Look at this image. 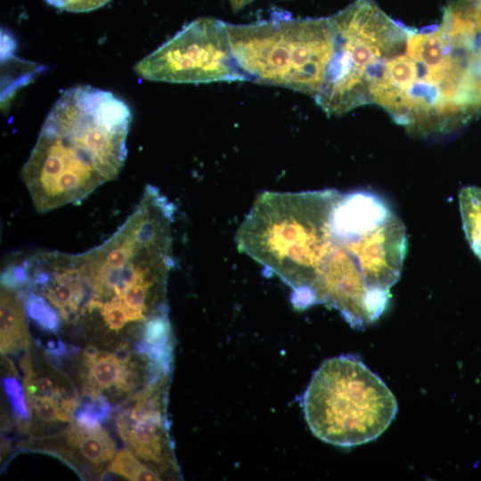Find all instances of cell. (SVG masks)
I'll list each match as a JSON object with an SVG mask.
<instances>
[{"label": "cell", "mask_w": 481, "mask_h": 481, "mask_svg": "<svg viewBox=\"0 0 481 481\" xmlns=\"http://www.w3.org/2000/svg\"><path fill=\"white\" fill-rule=\"evenodd\" d=\"M132 114L111 92L67 89L40 129L20 175L40 213L77 204L114 179L126 159Z\"/></svg>", "instance_id": "cell-1"}, {"label": "cell", "mask_w": 481, "mask_h": 481, "mask_svg": "<svg viewBox=\"0 0 481 481\" xmlns=\"http://www.w3.org/2000/svg\"><path fill=\"white\" fill-rule=\"evenodd\" d=\"M342 193L335 189L264 192L240 225V252L292 290L298 308L314 305V290L333 244L332 216Z\"/></svg>", "instance_id": "cell-2"}, {"label": "cell", "mask_w": 481, "mask_h": 481, "mask_svg": "<svg viewBox=\"0 0 481 481\" xmlns=\"http://www.w3.org/2000/svg\"><path fill=\"white\" fill-rule=\"evenodd\" d=\"M303 408L312 433L342 447L375 440L398 411L396 398L386 383L351 355L322 362L305 392Z\"/></svg>", "instance_id": "cell-3"}, {"label": "cell", "mask_w": 481, "mask_h": 481, "mask_svg": "<svg viewBox=\"0 0 481 481\" xmlns=\"http://www.w3.org/2000/svg\"><path fill=\"white\" fill-rule=\"evenodd\" d=\"M225 28L233 55L249 81L314 98L333 53L331 16L280 17L247 25L225 22Z\"/></svg>", "instance_id": "cell-4"}, {"label": "cell", "mask_w": 481, "mask_h": 481, "mask_svg": "<svg viewBox=\"0 0 481 481\" xmlns=\"http://www.w3.org/2000/svg\"><path fill=\"white\" fill-rule=\"evenodd\" d=\"M331 19L333 53L314 100L327 114L342 115L361 106L365 69L395 20L372 0H356Z\"/></svg>", "instance_id": "cell-5"}, {"label": "cell", "mask_w": 481, "mask_h": 481, "mask_svg": "<svg viewBox=\"0 0 481 481\" xmlns=\"http://www.w3.org/2000/svg\"><path fill=\"white\" fill-rule=\"evenodd\" d=\"M138 77L168 83L245 81L233 55L225 22L200 18L138 61Z\"/></svg>", "instance_id": "cell-6"}, {"label": "cell", "mask_w": 481, "mask_h": 481, "mask_svg": "<svg viewBox=\"0 0 481 481\" xmlns=\"http://www.w3.org/2000/svg\"><path fill=\"white\" fill-rule=\"evenodd\" d=\"M333 236L345 244L371 291L388 301L407 250L402 221L391 213L363 228Z\"/></svg>", "instance_id": "cell-7"}, {"label": "cell", "mask_w": 481, "mask_h": 481, "mask_svg": "<svg viewBox=\"0 0 481 481\" xmlns=\"http://www.w3.org/2000/svg\"><path fill=\"white\" fill-rule=\"evenodd\" d=\"M23 302L12 289L2 287L0 348L2 355L17 354L29 346V334Z\"/></svg>", "instance_id": "cell-8"}, {"label": "cell", "mask_w": 481, "mask_h": 481, "mask_svg": "<svg viewBox=\"0 0 481 481\" xmlns=\"http://www.w3.org/2000/svg\"><path fill=\"white\" fill-rule=\"evenodd\" d=\"M84 362L88 369L87 380L100 391L112 387L120 392L131 389V370L116 355L89 346L84 351Z\"/></svg>", "instance_id": "cell-9"}, {"label": "cell", "mask_w": 481, "mask_h": 481, "mask_svg": "<svg viewBox=\"0 0 481 481\" xmlns=\"http://www.w3.org/2000/svg\"><path fill=\"white\" fill-rule=\"evenodd\" d=\"M166 422V419L139 418L132 422L123 441L138 457L160 464L167 442L162 437V431L167 428Z\"/></svg>", "instance_id": "cell-10"}, {"label": "cell", "mask_w": 481, "mask_h": 481, "mask_svg": "<svg viewBox=\"0 0 481 481\" xmlns=\"http://www.w3.org/2000/svg\"><path fill=\"white\" fill-rule=\"evenodd\" d=\"M66 442L94 469L112 461L115 454V444L102 427L87 429L74 422L66 431Z\"/></svg>", "instance_id": "cell-11"}, {"label": "cell", "mask_w": 481, "mask_h": 481, "mask_svg": "<svg viewBox=\"0 0 481 481\" xmlns=\"http://www.w3.org/2000/svg\"><path fill=\"white\" fill-rule=\"evenodd\" d=\"M459 203L466 239L481 261V187H463L459 192Z\"/></svg>", "instance_id": "cell-12"}, {"label": "cell", "mask_w": 481, "mask_h": 481, "mask_svg": "<svg viewBox=\"0 0 481 481\" xmlns=\"http://www.w3.org/2000/svg\"><path fill=\"white\" fill-rule=\"evenodd\" d=\"M83 394L84 399L74 412L75 423L87 429L100 428L101 423L107 420L110 415V404L101 391L83 392Z\"/></svg>", "instance_id": "cell-13"}, {"label": "cell", "mask_w": 481, "mask_h": 481, "mask_svg": "<svg viewBox=\"0 0 481 481\" xmlns=\"http://www.w3.org/2000/svg\"><path fill=\"white\" fill-rule=\"evenodd\" d=\"M108 469L112 473L134 481L160 479L159 474L140 462L128 449L118 452Z\"/></svg>", "instance_id": "cell-14"}, {"label": "cell", "mask_w": 481, "mask_h": 481, "mask_svg": "<svg viewBox=\"0 0 481 481\" xmlns=\"http://www.w3.org/2000/svg\"><path fill=\"white\" fill-rule=\"evenodd\" d=\"M27 397L29 412L34 411L40 420L73 423L72 420L62 411L60 404L61 398L45 395H30Z\"/></svg>", "instance_id": "cell-15"}, {"label": "cell", "mask_w": 481, "mask_h": 481, "mask_svg": "<svg viewBox=\"0 0 481 481\" xmlns=\"http://www.w3.org/2000/svg\"><path fill=\"white\" fill-rule=\"evenodd\" d=\"M4 392L10 401L15 420L22 429L29 427V409L26 404L23 389L19 380L14 377H5L3 379Z\"/></svg>", "instance_id": "cell-16"}, {"label": "cell", "mask_w": 481, "mask_h": 481, "mask_svg": "<svg viewBox=\"0 0 481 481\" xmlns=\"http://www.w3.org/2000/svg\"><path fill=\"white\" fill-rule=\"evenodd\" d=\"M48 4L67 12H86L99 9L111 0H45Z\"/></svg>", "instance_id": "cell-17"}, {"label": "cell", "mask_w": 481, "mask_h": 481, "mask_svg": "<svg viewBox=\"0 0 481 481\" xmlns=\"http://www.w3.org/2000/svg\"><path fill=\"white\" fill-rule=\"evenodd\" d=\"M472 14L477 29L479 48L481 52V0L472 1Z\"/></svg>", "instance_id": "cell-18"}, {"label": "cell", "mask_w": 481, "mask_h": 481, "mask_svg": "<svg viewBox=\"0 0 481 481\" xmlns=\"http://www.w3.org/2000/svg\"><path fill=\"white\" fill-rule=\"evenodd\" d=\"M252 1L254 0H229L231 5H232V8L234 12H237L240 9H242L244 6H246L247 4H249V3H251Z\"/></svg>", "instance_id": "cell-19"}]
</instances>
